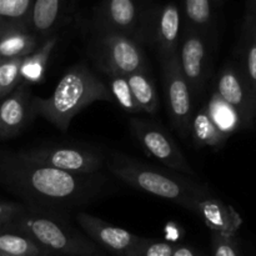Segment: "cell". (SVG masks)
Listing matches in <instances>:
<instances>
[{"instance_id": "29", "label": "cell", "mask_w": 256, "mask_h": 256, "mask_svg": "<svg viewBox=\"0 0 256 256\" xmlns=\"http://www.w3.org/2000/svg\"><path fill=\"white\" fill-rule=\"evenodd\" d=\"M212 256H242L234 238L222 236L212 232Z\"/></svg>"}, {"instance_id": "27", "label": "cell", "mask_w": 256, "mask_h": 256, "mask_svg": "<svg viewBox=\"0 0 256 256\" xmlns=\"http://www.w3.org/2000/svg\"><path fill=\"white\" fill-rule=\"evenodd\" d=\"M22 58H14L0 62V99L14 92L22 84L20 66Z\"/></svg>"}, {"instance_id": "16", "label": "cell", "mask_w": 256, "mask_h": 256, "mask_svg": "<svg viewBox=\"0 0 256 256\" xmlns=\"http://www.w3.org/2000/svg\"><path fill=\"white\" fill-rule=\"evenodd\" d=\"M195 214L204 220L210 232L228 238H235L242 225L239 212L222 199L212 194L205 195L199 200Z\"/></svg>"}, {"instance_id": "23", "label": "cell", "mask_w": 256, "mask_h": 256, "mask_svg": "<svg viewBox=\"0 0 256 256\" xmlns=\"http://www.w3.org/2000/svg\"><path fill=\"white\" fill-rule=\"evenodd\" d=\"M190 136L192 138L194 144L200 148H219L228 139L218 129L216 125L212 122L205 108H202L192 114V125H190Z\"/></svg>"}, {"instance_id": "13", "label": "cell", "mask_w": 256, "mask_h": 256, "mask_svg": "<svg viewBox=\"0 0 256 256\" xmlns=\"http://www.w3.org/2000/svg\"><path fill=\"white\" fill-rule=\"evenodd\" d=\"M30 85L22 82L12 92L0 102V140L15 138L32 119Z\"/></svg>"}, {"instance_id": "33", "label": "cell", "mask_w": 256, "mask_h": 256, "mask_svg": "<svg viewBox=\"0 0 256 256\" xmlns=\"http://www.w3.org/2000/svg\"><path fill=\"white\" fill-rule=\"evenodd\" d=\"M0 256H5L4 254H2V252H0Z\"/></svg>"}, {"instance_id": "3", "label": "cell", "mask_w": 256, "mask_h": 256, "mask_svg": "<svg viewBox=\"0 0 256 256\" xmlns=\"http://www.w3.org/2000/svg\"><path fill=\"white\" fill-rule=\"evenodd\" d=\"M108 169L116 179L142 192L174 202L195 212L200 199L212 190L195 178L144 164L122 154H112Z\"/></svg>"}, {"instance_id": "25", "label": "cell", "mask_w": 256, "mask_h": 256, "mask_svg": "<svg viewBox=\"0 0 256 256\" xmlns=\"http://www.w3.org/2000/svg\"><path fill=\"white\" fill-rule=\"evenodd\" d=\"M0 252L5 256H49L32 239L9 229H0Z\"/></svg>"}, {"instance_id": "7", "label": "cell", "mask_w": 256, "mask_h": 256, "mask_svg": "<svg viewBox=\"0 0 256 256\" xmlns=\"http://www.w3.org/2000/svg\"><path fill=\"white\" fill-rule=\"evenodd\" d=\"M182 9L174 2L148 5L142 42L159 54V59L176 54L182 29Z\"/></svg>"}, {"instance_id": "11", "label": "cell", "mask_w": 256, "mask_h": 256, "mask_svg": "<svg viewBox=\"0 0 256 256\" xmlns=\"http://www.w3.org/2000/svg\"><path fill=\"white\" fill-rule=\"evenodd\" d=\"M208 38L195 30L182 26L178 48L180 69L192 90V96L202 94L209 68Z\"/></svg>"}, {"instance_id": "24", "label": "cell", "mask_w": 256, "mask_h": 256, "mask_svg": "<svg viewBox=\"0 0 256 256\" xmlns=\"http://www.w3.org/2000/svg\"><path fill=\"white\" fill-rule=\"evenodd\" d=\"M205 109H206L212 122L216 125V128L222 132V134H224L226 138L232 135V132H236L240 125L242 124L239 112L232 105L224 102L218 95L216 92L212 94Z\"/></svg>"}, {"instance_id": "21", "label": "cell", "mask_w": 256, "mask_h": 256, "mask_svg": "<svg viewBox=\"0 0 256 256\" xmlns=\"http://www.w3.org/2000/svg\"><path fill=\"white\" fill-rule=\"evenodd\" d=\"M42 40L29 30H9L0 35V59L24 58L34 52Z\"/></svg>"}, {"instance_id": "34", "label": "cell", "mask_w": 256, "mask_h": 256, "mask_svg": "<svg viewBox=\"0 0 256 256\" xmlns=\"http://www.w3.org/2000/svg\"><path fill=\"white\" fill-rule=\"evenodd\" d=\"M56 256H69V255H56Z\"/></svg>"}, {"instance_id": "4", "label": "cell", "mask_w": 256, "mask_h": 256, "mask_svg": "<svg viewBox=\"0 0 256 256\" xmlns=\"http://www.w3.org/2000/svg\"><path fill=\"white\" fill-rule=\"evenodd\" d=\"M2 229L14 230L32 239L49 255L99 256V246L88 236L50 212L25 206L15 219Z\"/></svg>"}, {"instance_id": "10", "label": "cell", "mask_w": 256, "mask_h": 256, "mask_svg": "<svg viewBox=\"0 0 256 256\" xmlns=\"http://www.w3.org/2000/svg\"><path fill=\"white\" fill-rule=\"evenodd\" d=\"M162 85L170 122L182 138L190 135L192 114V94L186 79L182 75L176 54L160 59Z\"/></svg>"}, {"instance_id": "19", "label": "cell", "mask_w": 256, "mask_h": 256, "mask_svg": "<svg viewBox=\"0 0 256 256\" xmlns=\"http://www.w3.org/2000/svg\"><path fill=\"white\" fill-rule=\"evenodd\" d=\"M184 28L195 30L208 39L214 32L215 9L212 0H182Z\"/></svg>"}, {"instance_id": "30", "label": "cell", "mask_w": 256, "mask_h": 256, "mask_svg": "<svg viewBox=\"0 0 256 256\" xmlns=\"http://www.w3.org/2000/svg\"><path fill=\"white\" fill-rule=\"evenodd\" d=\"M25 205L18 202H0V229L9 224L12 219L18 216L20 212H24Z\"/></svg>"}, {"instance_id": "15", "label": "cell", "mask_w": 256, "mask_h": 256, "mask_svg": "<svg viewBox=\"0 0 256 256\" xmlns=\"http://www.w3.org/2000/svg\"><path fill=\"white\" fill-rule=\"evenodd\" d=\"M75 0H34L29 20V29L40 40L58 34L69 22Z\"/></svg>"}, {"instance_id": "32", "label": "cell", "mask_w": 256, "mask_h": 256, "mask_svg": "<svg viewBox=\"0 0 256 256\" xmlns=\"http://www.w3.org/2000/svg\"><path fill=\"white\" fill-rule=\"evenodd\" d=\"M225 2H226V0H212V2H214V6L216 8V9L219 6H222Z\"/></svg>"}, {"instance_id": "31", "label": "cell", "mask_w": 256, "mask_h": 256, "mask_svg": "<svg viewBox=\"0 0 256 256\" xmlns=\"http://www.w3.org/2000/svg\"><path fill=\"white\" fill-rule=\"evenodd\" d=\"M172 256H202L199 252L190 246H185V245H178L174 246Z\"/></svg>"}, {"instance_id": "2", "label": "cell", "mask_w": 256, "mask_h": 256, "mask_svg": "<svg viewBox=\"0 0 256 256\" xmlns=\"http://www.w3.org/2000/svg\"><path fill=\"white\" fill-rule=\"evenodd\" d=\"M106 82L89 66L78 64L70 68L52 94L48 98H32V116L38 115L62 132L69 129L72 119L80 112L96 102H112Z\"/></svg>"}, {"instance_id": "6", "label": "cell", "mask_w": 256, "mask_h": 256, "mask_svg": "<svg viewBox=\"0 0 256 256\" xmlns=\"http://www.w3.org/2000/svg\"><path fill=\"white\" fill-rule=\"evenodd\" d=\"M18 152L30 162L76 175L98 174L105 162L99 149L82 145H48Z\"/></svg>"}, {"instance_id": "20", "label": "cell", "mask_w": 256, "mask_h": 256, "mask_svg": "<svg viewBox=\"0 0 256 256\" xmlns=\"http://www.w3.org/2000/svg\"><path fill=\"white\" fill-rule=\"evenodd\" d=\"M126 80L140 112L155 114L159 109V95L155 89L149 69L146 68L132 72L126 75Z\"/></svg>"}, {"instance_id": "8", "label": "cell", "mask_w": 256, "mask_h": 256, "mask_svg": "<svg viewBox=\"0 0 256 256\" xmlns=\"http://www.w3.org/2000/svg\"><path fill=\"white\" fill-rule=\"evenodd\" d=\"M129 129L144 152L152 159L158 160L172 172L196 176L195 170L164 128L149 120L134 118L130 119Z\"/></svg>"}, {"instance_id": "9", "label": "cell", "mask_w": 256, "mask_h": 256, "mask_svg": "<svg viewBox=\"0 0 256 256\" xmlns=\"http://www.w3.org/2000/svg\"><path fill=\"white\" fill-rule=\"evenodd\" d=\"M148 5L144 0H100L92 14V30L120 32L142 45Z\"/></svg>"}, {"instance_id": "22", "label": "cell", "mask_w": 256, "mask_h": 256, "mask_svg": "<svg viewBox=\"0 0 256 256\" xmlns=\"http://www.w3.org/2000/svg\"><path fill=\"white\" fill-rule=\"evenodd\" d=\"M34 0H0V35L9 30H29Z\"/></svg>"}, {"instance_id": "26", "label": "cell", "mask_w": 256, "mask_h": 256, "mask_svg": "<svg viewBox=\"0 0 256 256\" xmlns=\"http://www.w3.org/2000/svg\"><path fill=\"white\" fill-rule=\"evenodd\" d=\"M105 75L108 78V88L110 90V94H112V99L116 100L120 108H122L125 112H130V114L142 112L132 96V92L128 84L126 75L115 74V72H109Z\"/></svg>"}, {"instance_id": "5", "label": "cell", "mask_w": 256, "mask_h": 256, "mask_svg": "<svg viewBox=\"0 0 256 256\" xmlns=\"http://www.w3.org/2000/svg\"><path fill=\"white\" fill-rule=\"evenodd\" d=\"M89 54L104 74L129 75L148 68L142 44L120 32H94Z\"/></svg>"}, {"instance_id": "14", "label": "cell", "mask_w": 256, "mask_h": 256, "mask_svg": "<svg viewBox=\"0 0 256 256\" xmlns=\"http://www.w3.org/2000/svg\"><path fill=\"white\" fill-rule=\"evenodd\" d=\"M215 92L239 112L242 124H248L252 120L256 102L242 70L228 64L219 74Z\"/></svg>"}, {"instance_id": "1", "label": "cell", "mask_w": 256, "mask_h": 256, "mask_svg": "<svg viewBox=\"0 0 256 256\" xmlns=\"http://www.w3.org/2000/svg\"><path fill=\"white\" fill-rule=\"evenodd\" d=\"M0 182L26 202L25 206L60 212L96 199L104 190L100 175H76L0 150Z\"/></svg>"}, {"instance_id": "12", "label": "cell", "mask_w": 256, "mask_h": 256, "mask_svg": "<svg viewBox=\"0 0 256 256\" xmlns=\"http://www.w3.org/2000/svg\"><path fill=\"white\" fill-rule=\"evenodd\" d=\"M76 222L95 245L118 256H130L142 240V236L84 212H78Z\"/></svg>"}, {"instance_id": "17", "label": "cell", "mask_w": 256, "mask_h": 256, "mask_svg": "<svg viewBox=\"0 0 256 256\" xmlns=\"http://www.w3.org/2000/svg\"><path fill=\"white\" fill-rule=\"evenodd\" d=\"M242 72L256 102V0H248L239 42Z\"/></svg>"}, {"instance_id": "18", "label": "cell", "mask_w": 256, "mask_h": 256, "mask_svg": "<svg viewBox=\"0 0 256 256\" xmlns=\"http://www.w3.org/2000/svg\"><path fill=\"white\" fill-rule=\"evenodd\" d=\"M58 42H59V34L50 35L40 42L34 52L22 58V66H20V76L22 82L32 85L39 84L44 80L46 65Z\"/></svg>"}, {"instance_id": "28", "label": "cell", "mask_w": 256, "mask_h": 256, "mask_svg": "<svg viewBox=\"0 0 256 256\" xmlns=\"http://www.w3.org/2000/svg\"><path fill=\"white\" fill-rule=\"evenodd\" d=\"M174 245L165 242L142 238L130 256H172Z\"/></svg>"}]
</instances>
